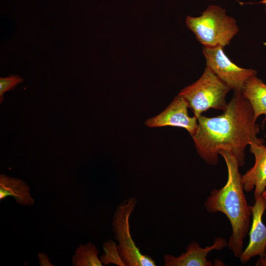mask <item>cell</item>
Masks as SVG:
<instances>
[{"instance_id":"cell-13","label":"cell","mask_w":266,"mask_h":266,"mask_svg":"<svg viewBox=\"0 0 266 266\" xmlns=\"http://www.w3.org/2000/svg\"><path fill=\"white\" fill-rule=\"evenodd\" d=\"M98 254V249L92 242L80 245L72 257V265L74 266H102Z\"/></svg>"},{"instance_id":"cell-1","label":"cell","mask_w":266,"mask_h":266,"mask_svg":"<svg viewBox=\"0 0 266 266\" xmlns=\"http://www.w3.org/2000/svg\"><path fill=\"white\" fill-rule=\"evenodd\" d=\"M197 119L198 129L192 137L198 154L208 165L216 166L220 152L225 151L235 158L240 167L243 166L246 147L253 142L264 143L257 137L260 125L253 108L240 91H234L221 115H201Z\"/></svg>"},{"instance_id":"cell-2","label":"cell","mask_w":266,"mask_h":266,"mask_svg":"<svg viewBox=\"0 0 266 266\" xmlns=\"http://www.w3.org/2000/svg\"><path fill=\"white\" fill-rule=\"evenodd\" d=\"M224 159L228 178L225 185L219 189H213L207 198L204 207L211 213L221 212L229 219L232 234L227 246L236 258L243 252L244 239L250 228L251 206L247 202L242 183V175L237 160L230 153L221 151Z\"/></svg>"},{"instance_id":"cell-20","label":"cell","mask_w":266,"mask_h":266,"mask_svg":"<svg viewBox=\"0 0 266 266\" xmlns=\"http://www.w3.org/2000/svg\"></svg>"},{"instance_id":"cell-8","label":"cell","mask_w":266,"mask_h":266,"mask_svg":"<svg viewBox=\"0 0 266 266\" xmlns=\"http://www.w3.org/2000/svg\"><path fill=\"white\" fill-rule=\"evenodd\" d=\"M255 199V203L251 206L252 224L249 243L239 258L242 264L256 256H263L266 249V226L262 220L266 209V200L262 196Z\"/></svg>"},{"instance_id":"cell-10","label":"cell","mask_w":266,"mask_h":266,"mask_svg":"<svg viewBox=\"0 0 266 266\" xmlns=\"http://www.w3.org/2000/svg\"><path fill=\"white\" fill-rule=\"evenodd\" d=\"M250 151L255 158L254 166L242 175L244 192L251 191L254 188L255 199L262 196L266 189V146L264 143L252 142Z\"/></svg>"},{"instance_id":"cell-19","label":"cell","mask_w":266,"mask_h":266,"mask_svg":"<svg viewBox=\"0 0 266 266\" xmlns=\"http://www.w3.org/2000/svg\"><path fill=\"white\" fill-rule=\"evenodd\" d=\"M262 196H263V197L266 200V190L264 191V192L263 193Z\"/></svg>"},{"instance_id":"cell-5","label":"cell","mask_w":266,"mask_h":266,"mask_svg":"<svg viewBox=\"0 0 266 266\" xmlns=\"http://www.w3.org/2000/svg\"><path fill=\"white\" fill-rule=\"evenodd\" d=\"M137 202L135 198L131 197L117 207L112 224L114 238L118 241V250L126 266H156L152 258L141 252L131 235L130 219Z\"/></svg>"},{"instance_id":"cell-17","label":"cell","mask_w":266,"mask_h":266,"mask_svg":"<svg viewBox=\"0 0 266 266\" xmlns=\"http://www.w3.org/2000/svg\"><path fill=\"white\" fill-rule=\"evenodd\" d=\"M256 266H266V249L265 252L262 257H260L255 264Z\"/></svg>"},{"instance_id":"cell-6","label":"cell","mask_w":266,"mask_h":266,"mask_svg":"<svg viewBox=\"0 0 266 266\" xmlns=\"http://www.w3.org/2000/svg\"><path fill=\"white\" fill-rule=\"evenodd\" d=\"M202 53L207 66L231 90L241 91L244 84L257 71L251 68L241 67L233 63L226 55L224 47H202Z\"/></svg>"},{"instance_id":"cell-18","label":"cell","mask_w":266,"mask_h":266,"mask_svg":"<svg viewBox=\"0 0 266 266\" xmlns=\"http://www.w3.org/2000/svg\"><path fill=\"white\" fill-rule=\"evenodd\" d=\"M261 3H263L265 6V11L266 12V0H260Z\"/></svg>"},{"instance_id":"cell-12","label":"cell","mask_w":266,"mask_h":266,"mask_svg":"<svg viewBox=\"0 0 266 266\" xmlns=\"http://www.w3.org/2000/svg\"><path fill=\"white\" fill-rule=\"evenodd\" d=\"M9 196L13 197L20 205L32 206L34 203L30 187L25 181L2 174L0 175V200Z\"/></svg>"},{"instance_id":"cell-15","label":"cell","mask_w":266,"mask_h":266,"mask_svg":"<svg viewBox=\"0 0 266 266\" xmlns=\"http://www.w3.org/2000/svg\"><path fill=\"white\" fill-rule=\"evenodd\" d=\"M24 79L19 75H10L6 77L0 78V102L3 100V94L5 92L13 90Z\"/></svg>"},{"instance_id":"cell-14","label":"cell","mask_w":266,"mask_h":266,"mask_svg":"<svg viewBox=\"0 0 266 266\" xmlns=\"http://www.w3.org/2000/svg\"><path fill=\"white\" fill-rule=\"evenodd\" d=\"M104 253L100 257L103 264L107 266L114 264L118 266H126L120 254L118 245L116 243L109 239L103 243Z\"/></svg>"},{"instance_id":"cell-11","label":"cell","mask_w":266,"mask_h":266,"mask_svg":"<svg viewBox=\"0 0 266 266\" xmlns=\"http://www.w3.org/2000/svg\"><path fill=\"white\" fill-rule=\"evenodd\" d=\"M243 97L250 102L255 119L265 115L266 120V83L257 74L250 76L241 90Z\"/></svg>"},{"instance_id":"cell-4","label":"cell","mask_w":266,"mask_h":266,"mask_svg":"<svg viewBox=\"0 0 266 266\" xmlns=\"http://www.w3.org/2000/svg\"><path fill=\"white\" fill-rule=\"evenodd\" d=\"M231 90L208 66L194 83L182 90L178 95L187 102L189 107L198 118L212 108L223 111L227 107L226 96Z\"/></svg>"},{"instance_id":"cell-3","label":"cell","mask_w":266,"mask_h":266,"mask_svg":"<svg viewBox=\"0 0 266 266\" xmlns=\"http://www.w3.org/2000/svg\"><path fill=\"white\" fill-rule=\"evenodd\" d=\"M185 23L204 47H224L239 32L236 20L217 5L208 6L199 16H187Z\"/></svg>"},{"instance_id":"cell-9","label":"cell","mask_w":266,"mask_h":266,"mask_svg":"<svg viewBox=\"0 0 266 266\" xmlns=\"http://www.w3.org/2000/svg\"><path fill=\"white\" fill-rule=\"evenodd\" d=\"M228 242L223 237H215L213 244L205 248L193 241L186 247L185 252L178 256L166 254L163 256L165 266H212L213 264L206 257L214 250H220L227 246Z\"/></svg>"},{"instance_id":"cell-16","label":"cell","mask_w":266,"mask_h":266,"mask_svg":"<svg viewBox=\"0 0 266 266\" xmlns=\"http://www.w3.org/2000/svg\"><path fill=\"white\" fill-rule=\"evenodd\" d=\"M38 257L39 261V264L41 266H54L50 263L47 255L43 253L40 252L38 253Z\"/></svg>"},{"instance_id":"cell-7","label":"cell","mask_w":266,"mask_h":266,"mask_svg":"<svg viewBox=\"0 0 266 266\" xmlns=\"http://www.w3.org/2000/svg\"><path fill=\"white\" fill-rule=\"evenodd\" d=\"M188 108L186 100L178 95L160 113L146 120L145 125L149 128H181L186 130L192 137L197 131L198 121L195 116H189Z\"/></svg>"}]
</instances>
